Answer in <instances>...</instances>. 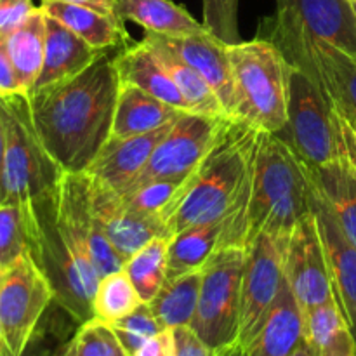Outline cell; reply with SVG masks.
<instances>
[{"label":"cell","mask_w":356,"mask_h":356,"mask_svg":"<svg viewBox=\"0 0 356 356\" xmlns=\"http://www.w3.org/2000/svg\"><path fill=\"white\" fill-rule=\"evenodd\" d=\"M353 6H355V10H356V2H353Z\"/></svg>","instance_id":"cell-50"},{"label":"cell","mask_w":356,"mask_h":356,"mask_svg":"<svg viewBox=\"0 0 356 356\" xmlns=\"http://www.w3.org/2000/svg\"><path fill=\"white\" fill-rule=\"evenodd\" d=\"M284 275L305 316L316 306L334 299L325 249L313 211L299 219L289 236L284 256Z\"/></svg>","instance_id":"cell-13"},{"label":"cell","mask_w":356,"mask_h":356,"mask_svg":"<svg viewBox=\"0 0 356 356\" xmlns=\"http://www.w3.org/2000/svg\"><path fill=\"white\" fill-rule=\"evenodd\" d=\"M172 332L176 356H216V351L211 350L191 327H177Z\"/></svg>","instance_id":"cell-40"},{"label":"cell","mask_w":356,"mask_h":356,"mask_svg":"<svg viewBox=\"0 0 356 356\" xmlns=\"http://www.w3.org/2000/svg\"><path fill=\"white\" fill-rule=\"evenodd\" d=\"M101 52L103 51L94 49L65 24L45 14L44 65L31 90L73 79L89 68Z\"/></svg>","instance_id":"cell-19"},{"label":"cell","mask_w":356,"mask_h":356,"mask_svg":"<svg viewBox=\"0 0 356 356\" xmlns=\"http://www.w3.org/2000/svg\"><path fill=\"white\" fill-rule=\"evenodd\" d=\"M115 336L120 341L122 348L129 356H134L136 351L143 346L148 339L163 330L160 323L156 322L155 315L152 313L148 302H143L132 313H129L124 318L110 323Z\"/></svg>","instance_id":"cell-33"},{"label":"cell","mask_w":356,"mask_h":356,"mask_svg":"<svg viewBox=\"0 0 356 356\" xmlns=\"http://www.w3.org/2000/svg\"><path fill=\"white\" fill-rule=\"evenodd\" d=\"M118 89L117 52L108 49L73 79L28 92L38 138L65 172H86L108 141Z\"/></svg>","instance_id":"cell-1"},{"label":"cell","mask_w":356,"mask_h":356,"mask_svg":"<svg viewBox=\"0 0 356 356\" xmlns=\"http://www.w3.org/2000/svg\"><path fill=\"white\" fill-rule=\"evenodd\" d=\"M226 221L205 222L190 226L176 233L167 247V277L165 280L204 270L211 257L221 249V235Z\"/></svg>","instance_id":"cell-26"},{"label":"cell","mask_w":356,"mask_h":356,"mask_svg":"<svg viewBox=\"0 0 356 356\" xmlns=\"http://www.w3.org/2000/svg\"><path fill=\"white\" fill-rule=\"evenodd\" d=\"M291 356H316V355H315V351H313V348H312V344H309V341L306 339V336H305V339H302L301 343H299V346L296 348V351Z\"/></svg>","instance_id":"cell-48"},{"label":"cell","mask_w":356,"mask_h":356,"mask_svg":"<svg viewBox=\"0 0 356 356\" xmlns=\"http://www.w3.org/2000/svg\"><path fill=\"white\" fill-rule=\"evenodd\" d=\"M143 42L148 45L160 65L167 70L170 79L179 89L183 99L186 101L190 111L198 115H209V117H228L225 106L216 96L212 87L177 54L176 49L167 42L163 35L145 31Z\"/></svg>","instance_id":"cell-21"},{"label":"cell","mask_w":356,"mask_h":356,"mask_svg":"<svg viewBox=\"0 0 356 356\" xmlns=\"http://www.w3.org/2000/svg\"><path fill=\"white\" fill-rule=\"evenodd\" d=\"M52 353H54V350H52L51 346H47L44 336H40V332H37L33 339H31L30 346L26 348V351H24L21 356H52ZM0 356H6V355H0Z\"/></svg>","instance_id":"cell-43"},{"label":"cell","mask_w":356,"mask_h":356,"mask_svg":"<svg viewBox=\"0 0 356 356\" xmlns=\"http://www.w3.org/2000/svg\"><path fill=\"white\" fill-rule=\"evenodd\" d=\"M309 181H312L309 207L315 214L322 235L334 301L343 313L356 343V247L341 228L332 209L313 183L312 176Z\"/></svg>","instance_id":"cell-14"},{"label":"cell","mask_w":356,"mask_h":356,"mask_svg":"<svg viewBox=\"0 0 356 356\" xmlns=\"http://www.w3.org/2000/svg\"><path fill=\"white\" fill-rule=\"evenodd\" d=\"M21 209L26 250L47 277L54 302L79 325L92 320V299L101 277L59 222L54 190Z\"/></svg>","instance_id":"cell-4"},{"label":"cell","mask_w":356,"mask_h":356,"mask_svg":"<svg viewBox=\"0 0 356 356\" xmlns=\"http://www.w3.org/2000/svg\"><path fill=\"white\" fill-rule=\"evenodd\" d=\"M204 270L165 280L155 298L148 302L162 329L190 327L198 306Z\"/></svg>","instance_id":"cell-29"},{"label":"cell","mask_w":356,"mask_h":356,"mask_svg":"<svg viewBox=\"0 0 356 356\" xmlns=\"http://www.w3.org/2000/svg\"><path fill=\"white\" fill-rule=\"evenodd\" d=\"M312 181L282 134L259 131L252 162L247 243L257 235L289 240L299 219L312 211Z\"/></svg>","instance_id":"cell-3"},{"label":"cell","mask_w":356,"mask_h":356,"mask_svg":"<svg viewBox=\"0 0 356 356\" xmlns=\"http://www.w3.org/2000/svg\"><path fill=\"white\" fill-rule=\"evenodd\" d=\"M40 7L47 16L58 19L97 51L117 49L127 42L124 23L115 14L61 0H42Z\"/></svg>","instance_id":"cell-23"},{"label":"cell","mask_w":356,"mask_h":356,"mask_svg":"<svg viewBox=\"0 0 356 356\" xmlns=\"http://www.w3.org/2000/svg\"><path fill=\"white\" fill-rule=\"evenodd\" d=\"M134 356H176L174 332L170 329L160 330L156 336L146 341Z\"/></svg>","instance_id":"cell-42"},{"label":"cell","mask_w":356,"mask_h":356,"mask_svg":"<svg viewBox=\"0 0 356 356\" xmlns=\"http://www.w3.org/2000/svg\"><path fill=\"white\" fill-rule=\"evenodd\" d=\"M52 356H80V353H79V350H76L73 339H70V341H66L65 344H61L59 348H56Z\"/></svg>","instance_id":"cell-46"},{"label":"cell","mask_w":356,"mask_h":356,"mask_svg":"<svg viewBox=\"0 0 356 356\" xmlns=\"http://www.w3.org/2000/svg\"><path fill=\"white\" fill-rule=\"evenodd\" d=\"M181 113L184 111L152 96L146 90L132 83L120 82L111 136L129 138V136L146 134L176 120Z\"/></svg>","instance_id":"cell-22"},{"label":"cell","mask_w":356,"mask_h":356,"mask_svg":"<svg viewBox=\"0 0 356 356\" xmlns=\"http://www.w3.org/2000/svg\"><path fill=\"white\" fill-rule=\"evenodd\" d=\"M143 299L132 285L125 270L104 275L99 280L92 299V318L103 323H113L134 312Z\"/></svg>","instance_id":"cell-32"},{"label":"cell","mask_w":356,"mask_h":356,"mask_svg":"<svg viewBox=\"0 0 356 356\" xmlns=\"http://www.w3.org/2000/svg\"><path fill=\"white\" fill-rule=\"evenodd\" d=\"M174 122L146 134L129 138L110 136L86 174L122 195L145 169L156 145L170 131Z\"/></svg>","instance_id":"cell-16"},{"label":"cell","mask_w":356,"mask_h":356,"mask_svg":"<svg viewBox=\"0 0 356 356\" xmlns=\"http://www.w3.org/2000/svg\"><path fill=\"white\" fill-rule=\"evenodd\" d=\"M26 252L23 209L14 204H0V271Z\"/></svg>","instance_id":"cell-34"},{"label":"cell","mask_w":356,"mask_h":356,"mask_svg":"<svg viewBox=\"0 0 356 356\" xmlns=\"http://www.w3.org/2000/svg\"><path fill=\"white\" fill-rule=\"evenodd\" d=\"M51 302V284L28 250L0 271V332L6 356L26 351Z\"/></svg>","instance_id":"cell-10"},{"label":"cell","mask_w":356,"mask_h":356,"mask_svg":"<svg viewBox=\"0 0 356 356\" xmlns=\"http://www.w3.org/2000/svg\"><path fill=\"white\" fill-rule=\"evenodd\" d=\"M330 104L336 125L339 160L356 176V115L334 101H330Z\"/></svg>","instance_id":"cell-38"},{"label":"cell","mask_w":356,"mask_h":356,"mask_svg":"<svg viewBox=\"0 0 356 356\" xmlns=\"http://www.w3.org/2000/svg\"><path fill=\"white\" fill-rule=\"evenodd\" d=\"M117 70L120 82L132 83L179 110L190 111L174 80L143 40L117 52Z\"/></svg>","instance_id":"cell-25"},{"label":"cell","mask_w":356,"mask_h":356,"mask_svg":"<svg viewBox=\"0 0 356 356\" xmlns=\"http://www.w3.org/2000/svg\"><path fill=\"white\" fill-rule=\"evenodd\" d=\"M285 54L309 42H327L356 59L353 0H277L270 38Z\"/></svg>","instance_id":"cell-9"},{"label":"cell","mask_w":356,"mask_h":356,"mask_svg":"<svg viewBox=\"0 0 356 356\" xmlns=\"http://www.w3.org/2000/svg\"><path fill=\"white\" fill-rule=\"evenodd\" d=\"M291 65L299 66L320 80L330 101L356 115V59L327 42H309L285 54Z\"/></svg>","instance_id":"cell-17"},{"label":"cell","mask_w":356,"mask_h":356,"mask_svg":"<svg viewBox=\"0 0 356 356\" xmlns=\"http://www.w3.org/2000/svg\"><path fill=\"white\" fill-rule=\"evenodd\" d=\"M306 339L316 356H356L355 337L334 299L306 315Z\"/></svg>","instance_id":"cell-30"},{"label":"cell","mask_w":356,"mask_h":356,"mask_svg":"<svg viewBox=\"0 0 356 356\" xmlns=\"http://www.w3.org/2000/svg\"><path fill=\"white\" fill-rule=\"evenodd\" d=\"M37 9L33 0H0V35L7 37Z\"/></svg>","instance_id":"cell-39"},{"label":"cell","mask_w":356,"mask_h":356,"mask_svg":"<svg viewBox=\"0 0 356 356\" xmlns=\"http://www.w3.org/2000/svg\"><path fill=\"white\" fill-rule=\"evenodd\" d=\"M204 24L212 37L225 45H235L240 40L238 2L240 0H202Z\"/></svg>","instance_id":"cell-36"},{"label":"cell","mask_w":356,"mask_h":356,"mask_svg":"<svg viewBox=\"0 0 356 356\" xmlns=\"http://www.w3.org/2000/svg\"><path fill=\"white\" fill-rule=\"evenodd\" d=\"M179 186L181 181H152L138 190L124 193L122 197L132 211L162 218L163 212L172 204Z\"/></svg>","instance_id":"cell-37"},{"label":"cell","mask_w":356,"mask_h":356,"mask_svg":"<svg viewBox=\"0 0 356 356\" xmlns=\"http://www.w3.org/2000/svg\"><path fill=\"white\" fill-rule=\"evenodd\" d=\"M216 356H245V348L238 343H233L222 350L216 351Z\"/></svg>","instance_id":"cell-47"},{"label":"cell","mask_w":356,"mask_h":356,"mask_svg":"<svg viewBox=\"0 0 356 356\" xmlns=\"http://www.w3.org/2000/svg\"><path fill=\"white\" fill-rule=\"evenodd\" d=\"M3 167H6V132L0 117V204L6 202V183H3Z\"/></svg>","instance_id":"cell-45"},{"label":"cell","mask_w":356,"mask_h":356,"mask_svg":"<svg viewBox=\"0 0 356 356\" xmlns=\"http://www.w3.org/2000/svg\"><path fill=\"white\" fill-rule=\"evenodd\" d=\"M308 172L356 247V176L341 160L315 169L308 167Z\"/></svg>","instance_id":"cell-28"},{"label":"cell","mask_w":356,"mask_h":356,"mask_svg":"<svg viewBox=\"0 0 356 356\" xmlns=\"http://www.w3.org/2000/svg\"><path fill=\"white\" fill-rule=\"evenodd\" d=\"M7 51L17 73L24 92H30L37 83L42 72L45 54V13L42 7L31 13V16L7 35Z\"/></svg>","instance_id":"cell-27"},{"label":"cell","mask_w":356,"mask_h":356,"mask_svg":"<svg viewBox=\"0 0 356 356\" xmlns=\"http://www.w3.org/2000/svg\"><path fill=\"white\" fill-rule=\"evenodd\" d=\"M26 94L21 86L17 73L7 51V37L0 35V96Z\"/></svg>","instance_id":"cell-41"},{"label":"cell","mask_w":356,"mask_h":356,"mask_svg":"<svg viewBox=\"0 0 356 356\" xmlns=\"http://www.w3.org/2000/svg\"><path fill=\"white\" fill-rule=\"evenodd\" d=\"M229 118L232 117H209L193 111L181 113L170 131L160 139L145 169L124 193L138 190L152 181L183 183L211 152Z\"/></svg>","instance_id":"cell-11"},{"label":"cell","mask_w":356,"mask_h":356,"mask_svg":"<svg viewBox=\"0 0 356 356\" xmlns=\"http://www.w3.org/2000/svg\"><path fill=\"white\" fill-rule=\"evenodd\" d=\"M306 336V316L285 280L273 308L257 336L245 346V356H291Z\"/></svg>","instance_id":"cell-18"},{"label":"cell","mask_w":356,"mask_h":356,"mask_svg":"<svg viewBox=\"0 0 356 356\" xmlns=\"http://www.w3.org/2000/svg\"><path fill=\"white\" fill-rule=\"evenodd\" d=\"M0 355H6V353H3V341H2V332H0Z\"/></svg>","instance_id":"cell-49"},{"label":"cell","mask_w":356,"mask_h":356,"mask_svg":"<svg viewBox=\"0 0 356 356\" xmlns=\"http://www.w3.org/2000/svg\"><path fill=\"white\" fill-rule=\"evenodd\" d=\"M80 356H129L108 323L89 320L72 337Z\"/></svg>","instance_id":"cell-35"},{"label":"cell","mask_w":356,"mask_h":356,"mask_svg":"<svg viewBox=\"0 0 356 356\" xmlns=\"http://www.w3.org/2000/svg\"><path fill=\"white\" fill-rule=\"evenodd\" d=\"M89 176V174H87ZM90 200L96 219L122 259L127 261L143 245L155 238L170 240L160 216H146L132 211L118 191L89 176Z\"/></svg>","instance_id":"cell-15"},{"label":"cell","mask_w":356,"mask_h":356,"mask_svg":"<svg viewBox=\"0 0 356 356\" xmlns=\"http://www.w3.org/2000/svg\"><path fill=\"white\" fill-rule=\"evenodd\" d=\"M61 2L92 7V9L101 10V13H108V14H115V7H117V0H61ZM115 16H117V14H115Z\"/></svg>","instance_id":"cell-44"},{"label":"cell","mask_w":356,"mask_h":356,"mask_svg":"<svg viewBox=\"0 0 356 356\" xmlns=\"http://www.w3.org/2000/svg\"><path fill=\"white\" fill-rule=\"evenodd\" d=\"M167 247H169V240L155 238L125 261V273L131 278L143 302L152 301L165 282Z\"/></svg>","instance_id":"cell-31"},{"label":"cell","mask_w":356,"mask_h":356,"mask_svg":"<svg viewBox=\"0 0 356 356\" xmlns=\"http://www.w3.org/2000/svg\"><path fill=\"white\" fill-rule=\"evenodd\" d=\"M115 14L122 23L132 21L145 31L163 37L209 33L204 23L172 0H117Z\"/></svg>","instance_id":"cell-24"},{"label":"cell","mask_w":356,"mask_h":356,"mask_svg":"<svg viewBox=\"0 0 356 356\" xmlns=\"http://www.w3.org/2000/svg\"><path fill=\"white\" fill-rule=\"evenodd\" d=\"M353 2H356V0H353Z\"/></svg>","instance_id":"cell-51"},{"label":"cell","mask_w":356,"mask_h":356,"mask_svg":"<svg viewBox=\"0 0 356 356\" xmlns=\"http://www.w3.org/2000/svg\"><path fill=\"white\" fill-rule=\"evenodd\" d=\"M177 54L212 87L225 106L228 117L233 110V72L228 56V45L219 42L211 33L188 35V37H165Z\"/></svg>","instance_id":"cell-20"},{"label":"cell","mask_w":356,"mask_h":356,"mask_svg":"<svg viewBox=\"0 0 356 356\" xmlns=\"http://www.w3.org/2000/svg\"><path fill=\"white\" fill-rule=\"evenodd\" d=\"M6 132V202L24 207L58 186L65 170L42 145L31 118L28 94L0 96Z\"/></svg>","instance_id":"cell-6"},{"label":"cell","mask_w":356,"mask_h":356,"mask_svg":"<svg viewBox=\"0 0 356 356\" xmlns=\"http://www.w3.org/2000/svg\"><path fill=\"white\" fill-rule=\"evenodd\" d=\"M289 63V61H287ZM287 143L309 169L339 160L332 104L325 89L299 66L287 70Z\"/></svg>","instance_id":"cell-7"},{"label":"cell","mask_w":356,"mask_h":356,"mask_svg":"<svg viewBox=\"0 0 356 356\" xmlns=\"http://www.w3.org/2000/svg\"><path fill=\"white\" fill-rule=\"evenodd\" d=\"M289 240L257 235L245 247V266L240 298V329L236 343L243 348L266 322L284 284V256Z\"/></svg>","instance_id":"cell-12"},{"label":"cell","mask_w":356,"mask_h":356,"mask_svg":"<svg viewBox=\"0 0 356 356\" xmlns=\"http://www.w3.org/2000/svg\"><path fill=\"white\" fill-rule=\"evenodd\" d=\"M245 249H219L204 266L197 313L191 329L211 350L236 343L240 329V298Z\"/></svg>","instance_id":"cell-8"},{"label":"cell","mask_w":356,"mask_h":356,"mask_svg":"<svg viewBox=\"0 0 356 356\" xmlns=\"http://www.w3.org/2000/svg\"><path fill=\"white\" fill-rule=\"evenodd\" d=\"M233 72L232 118L271 134L287 127V70L284 52L268 38L228 45Z\"/></svg>","instance_id":"cell-5"},{"label":"cell","mask_w":356,"mask_h":356,"mask_svg":"<svg viewBox=\"0 0 356 356\" xmlns=\"http://www.w3.org/2000/svg\"><path fill=\"white\" fill-rule=\"evenodd\" d=\"M259 131L229 118L225 131L197 169L181 183L162 214L170 238L190 226L225 219L249 190Z\"/></svg>","instance_id":"cell-2"}]
</instances>
